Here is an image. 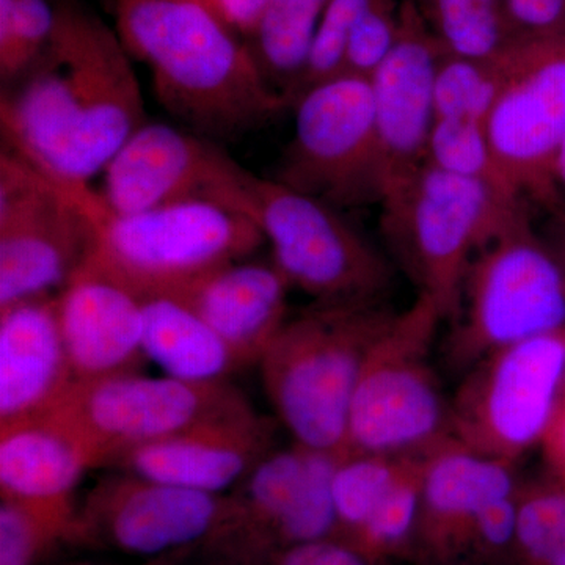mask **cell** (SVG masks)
Here are the masks:
<instances>
[{
    "instance_id": "13",
    "label": "cell",
    "mask_w": 565,
    "mask_h": 565,
    "mask_svg": "<svg viewBox=\"0 0 565 565\" xmlns=\"http://www.w3.org/2000/svg\"><path fill=\"white\" fill-rule=\"evenodd\" d=\"M243 392L228 382H185L139 373L74 382L61 412L110 465L137 446L172 437L234 412L250 407Z\"/></svg>"
},
{
    "instance_id": "10",
    "label": "cell",
    "mask_w": 565,
    "mask_h": 565,
    "mask_svg": "<svg viewBox=\"0 0 565 565\" xmlns=\"http://www.w3.org/2000/svg\"><path fill=\"white\" fill-rule=\"evenodd\" d=\"M564 388L565 327L490 353L452 399V438L515 467L544 444Z\"/></svg>"
},
{
    "instance_id": "37",
    "label": "cell",
    "mask_w": 565,
    "mask_h": 565,
    "mask_svg": "<svg viewBox=\"0 0 565 565\" xmlns=\"http://www.w3.org/2000/svg\"><path fill=\"white\" fill-rule=\"evenodd\" d=\"M516 494L494 501L486 505L482 511L475 516L473 525L487 544L503 546L515 537L516 533Z\"/></svg>"
},
{
    "instance_id": "28",
    "label": "cell",
    "mask_w": 565,
    "mask_h": 565,
    "mask_svg": "<svg viewBox=\"0 0 565 565\" xmlns=\"http://www.w3.org/2000/svg\"><path fill=\"white\" fill-rule=\"evenodd\" d=\"M503 51L490 58L444 52L435 77V118L486 122L504 84Z\"/></svg>"
},
{
    "instance_id": "1",
    "label": "cell",
    "mask_w": 565,
    "mask_h": 565,
    "mask_svg": "<svg viewBox=\"0 0 565 565\" xmlns=\"http://www.w3.org/2000/svg\"><path fill=\"white\" fill-rule=\"evenodd\" d=\"M52 3L55 24L46 50L2 85V148L84 191L147 122L143 95L115 25L82 0Z\"/></svg>"
},
{
    "instance_id": "36",
    "label": "cell",
    "mask_w": 565,
    "mask_h": 565,
    "mask_svg": "<svg viewBox=\"0 0 565 565\" xmlns=\"http://www.w3.org/2000/svg\"><path fill=\"white\" fill-rule=\"evenodd\" d=\"M515 36L537 35L565 24V0H504Z\"/></svg>"
},
{
    "instance_id": "25",
    "label": "cell",
    "mask_w": 565,
    "mask_h": 565,
    "mask_svg": "<svg viewBox=\"0 0 565 565\" xmlns=\"http://www.w3.org/2000/svg\"><path fill=\"white\" fill-rule=\"evenodd\" d=\"M330 0H267L247 39L267 81L292 104Z\"/></svg>"
},
{
    "instance_id": "16",
    "label": "cell",
    "mask_w": 565,
    "mask_h": 565,
    "mask_svg": "<svg viewBox=\"0 0 565 565\" xmlns=\"http://www.w3.org/2000/svg\"><path fill=\"white\" fill-rule=\"evenodd\" d=\"M444 52L415 0H403L399 36L370 79L384 193L427 162Z\"/></svg>"
},
{
    "instance_id": "9",
    "label": "cell",
    "mask_w": 565,
    "mask_h": 565,
    "mask_svg": "<svg viewBox=\"0 0 565 565\" xmlns=\"http://www.w3.org/2000/svg\"><path fill=\"white\" fill-rule=\"evenodd\" d=\"M98 192L73 191L13 152H0V308L54 296L96 244Z\"/></svg>"
},
{
    "instance_id": "8",
    "label": "cell",
    "mask_w": 565,
    "mask_h": 565,
    "mask_svg": "<svg viewBox=\"0 0 565 565\" xmlns=\"http://www.w3.org/2000/svg\"><path fill=\"white\" fill-rule=\"evenodd\" d=\"M245 214L291 288L315 303L385 302L392 264L338 207L253 173Z\"/></svg>"
},
{
    "instance_id": "29",
    "label": "cell",
    "mask_w": 565,
    "mask_h": 565,
    "mask_svg": "<svg viewBox=\"0 0 565 565\" xmlns=\"http://www.w3.org/2000/svg\"><path fill=\"white\" fill-rule=\"evenodd\" d=\"M427 162L445 172L489 185L508 199L522 200L512 191L494 159L486 122L435 118L427 143Z\"/></svg>"
},
{
    "instance_id": "35",
    "label": "cell",
    "mask_w": 565,
    "mask_h": 565,
    "mask_svg": "<svg viewBox=\"0 0 565 565\" xmlns=\"http://www.w3.org/2000/svg\"><path fill=\"white\" fill-rule=\"evenodd\" d=\"M424 457H416L408 465L396 484L385 494L360 527V533L370 544L385 546L396 544L414 525L422 505V479Z\"/></svg>"
},
{
    "instance_id": "2",
    "label": "cell",
    "mask_w": 565,
    "mask_h": 565,
    "mask_svg": "<svg viewBox=\"0 0 565 565\" xmlns=\"http://www.w3.org/2000/svg\"><path fill=\"white\" fill-rule=\"evenodd\" d=\"M114 18L129 55L150 68L158 102L189 131L221 143L291 107L207 0H115Z\"/></svg>"
},
{
    "instance_id": "33",
    "label": "cell",
    "mask_w": 565,
    "mask_h": 565,
    "mask_svg": "<svg viewBox=\"0 0 565 565\" xmlns=\"http://www.w3.org/2000/svg\"><path fill=\"white\" fill-rule=\"evenodd\" d=\"M371 2L373 0H330L316 32L307 66L294 92L292 103L311 85L330 79L343 71L349 36Z\"/></svg>"
},
{
    "instance_id": "17",
    "label": "cell",
    "mask_w": 565,
    "mask_h": 565,
    "mask_svg": "<svg viewBox=\"0 0 565 565\" xmlns=\"http://www.w3.org/2000/svg\"><path fill=\"white\" fill-rule=\"evenodd\" d=\"M57 310L74 381L139 373L147 362L140 292L95 248L57 292Z\"/></svg>"
},
{
    "instance_id": "34",
    "label": "cell",
    "mask_w": 565,
    "mask_h": 565,
    "mask_svg": "<svg viewBox=\"0 0 565 565\" xmlns=\"http://www.w3.org/2000/svg\"><path fill=\"white\" fill-rule=\"evenodd\" d=\"M403 0H373L360 18L345 46L343 71L371 76L392 52L401 31Z\"/></svg>"
},
{
    "instance_id": "39",
    "label": "cell",
    "mask_w": 565,
    "mask_h": 565,
    "mask_svg": "<svg viewBox=\"0 0 565 565\" xmlns=\"http://www.w3.org/2000/svg\"><path fill=\"white\" fill-rule=\"evenodd\" d=\"M541 448L548 465L550 476L565 484V388Z\"/></svg>"
},
{
    "instance_id": "24",
    "label": "cell",
    "mask_w": 565,
    "mask_h": 565,
    "mask_svg": "<svg viewBox=\"0 0 565 565\" xmlns=\"http://www.w3.org/2000/svg\"><path fill=\"white\" fill-rule=\"evenodd\" d=\"M515 492L514 465L479 455L455 438L424 456L422 505L434 516L473 523L486 505Z\"/></svg>"
},
{
    "instance_id": "42",
    "label": "cell",
    "mask_w": 565,
    "mask_h": 565,
    "mask_svg": "<svg viewBox=\"0 0 565 565\" xmlns=\"http://www.w3.org/2000/svg\"><path fill=\"white\" fill-rule=\"evenodd\" d=\"M553 177H555V184L557 193H559V199L565 202V137L563 143H561L559 150H557Z\"/></svg>"
},
{
    "instance_id": "5",
    "label": "cell",
    "mask_w": 565,
    "mask_h": 565,
    "mask_svg": "<svg viewBox=\"0 0 565 565\" xmlns=\"http://www.w3.org/2000/svg\"><path fill=\"white\" fill-rule=\"evenodd\" d=\"M441 321L437 305L416 296L379 334L353 392L345 455L423 457L452 438L451 403L433 366Z\"/></svg>"
},
{
    "instance_id": "15",
    "label": "cell",
    "mask_w": 565,
    "mask_h": 565,
    "mask_svg": "<svg viewBox=\"0 0 565 565\" xmlns=\"http://www.w3.org/2000/svg\"><path fill=\"white\" fill-rule=\"evenodd\" d=\"M228 514L226 494L118 471L93 487L76 512L71 537L103 542L131 555H161L222 534Z\"/></svg>"
},
{
    "instance_id": "19",
    "label": "cell",
    "mask_w": 565,
    "mask_h": 565,
    "mask_svg": "<svg viewBox=\"0 0 565 565\" xmlns=\"http://www.w3.org/2000/svg\"><path fill=\"white\" fill-rule=\"evenodd\" d=\"M273 449V423L250 405L129 449L115 457L109 467L166 484L225 494L236 489Z\"/></svg>"
},
{
    "instance_id": "6",
    "label": "cell",
    "mask_w": 565,
    "mask_h": 565,
    "mask_svg": "<svg viewBox=\"0 0 565 565\" xmlns=\"http://www.w3.org/2000/svg\"><path fill=\"white\" fill-rule=\"evenodd\" d=\"M446 356L468 371L490 353L565 327V278L525 207L473 256Z\"/></svg>"
},
{
    "instance_id": "27",
    "label": "cell",
    "mask_w": 565,
    "mask_h": 565,
    "mask_svg": "<svg viewBox=\"0 0 565 565\" xmlns=\"http://www.w3.org/2000/svg\"><path fill=\"white\" fill-rule=\"evenodd\" d=\"M73 501H24L2 498L0 503V565H33L58 539L74 530Z\"/></svg>"
},
{
    "instance_id": "21",
    "label": "cell",
    "mask_w": 565,
    "mask_h": 565,
    "mask_svg": "<svg viewBox=\"0 0 565 565\" xmlns=\"http://www.w3.org/2000/svg\"><path fill=\"white\" fill-rule=\"evenodd\" d=\"M291 289L274 262L247 258L218 267L170 292L191 305L247 366L258 364L288 322Z\"/></svg>"
},
{
    "instance_id": "38",
    "label": "cell",
    "mask_w": 565,
    "mask_h": 565,
    "mask_svg": "<svg viewBox=\"0 0 565 565\" xmlns=\"http://www.w3.org/2000/svg\"><path fill=\"white\" fill-rule=\"evenodd\" d=\"M281 565H366L353 550L333 542L315 541L292 545L282 556Z\"/></svg>"
},
{
    "instance_id": "14",
    "label": "cell",
    "mask_w": 565,
    "mask_h": 565,
    "mask_svg": "<svg viewBox=\"0 0 565 565\" xmlns=\"http://www.w3.org/2000/svg\"><path fill=\"white\" fill-rule=\"evenodd\" d=\"M103 202L115 214H136L206 199L244 212L252 172L217 141L166 122L147 121L104 169Z\"/></svg>"
},
{
    "instance_id": "41",
    "label": "cell",
    "mask_w": 565,
    "mask_h": 565,
    "mask_svg": "<svg viewBox=\"0 0 565 565\" xmlns=\"http://www.w3.org/2000/svg\"><path fill=\"white\" fill-rule=\"evenodd\" d=\"M545 212L546 221L541 228V234L559 264L565 278V202L561 200Z\"/></svg>"
},
{
    "instance_id": "23",
    "label": "cell",
    "mask_w": 565,
    "mask_h": 565,
    "mask_svg": "<svg viewBox=\"0 0 565 565\" xmlns=\"http://www.w3.org/2000/svg\"><path fill=\"white\" fill-rule=\"evenodd\" d=\"M143 352L163 375L185 382H228L244 367L236 353L178 294L140 292Z\"/></svg>"
},
{
    "instance_id": "7",
    "label": "cell",
    "mask_w": 565,
    "mask_h": 565,
    "mask_svg": "<svg viewBox=\"0 0 565 565\" xmlns=\"http://www.w3.org/2000/svg\"><path fill=\"white\" fill-rule=\"evenodd\" d=\"M92 215L95 250L139 292L177 291L266 243L250 215L214 200L115 214L99 195Z\"/></svg>"
},
{
    "instance_id": "32",
    "label": "cell",
    "mask_w": 565,
    "mask_h": 565,
    "mask_svg": "<svg viewBox=\"0 0 565 565\" xmlns=\"http://www.w3.org/2000/svg\"><path fill=\"white\" fill-rule=\"evenodd\" d=\"M552 481L525 497L516 494L515 537L537 563L565 565V484L555 478Z\"/></svg>"
},
{
    "instance_id": "11",
    "label": "cell",
    "mask_w": 565,
    "mask_h": 565,
    "mask_svg": "<svg viewBox=\"0 0 565 565\" xmlns=\"http://www.w3.org/2000/svg\"><path fill=\"white\" fill-rule=\"evenodd\" d=\"M294 132L274 180L338 210L381 203V150L371 81L355 74L311 85L292 103Z\"/></svg>"
},
{
    "instance_id": "40",
    "label": "cell",
    "mask_w": 565,
    "mask_h": 565,
    "mask_svg": "<svg viewBox=\"0 0 565 565\" xmlns=\"http://www.w3.org/2000/svg\"><path fill=\"white\" fill-rule=\"evenodd\" d=\"M247 41L262 17L267 0H207Z\"/></svg>"
},
{
    "instance_id": "30",
    "label": "cell",
    "mask_w": 565,
    "mask_h": 565,
    "mask_svg": "<svg viewBox=\"0 0 565 565\" xmlns=\"http://www.w3.org/2000/svg\"><path fill=\"white\" fill-rule=\"evenodd\" d=\"M414 459L363 452L341 456L332 482L338 523L360 530Z\"/></svg>"
},
{
    "instance_id": "12",
    "label": "cell",
    "mask_w": 565,
    "mask_h": 565,
    "mask_svg": "<svg viewBox=\"0 0 565 565\" xmlns=\"http://www.w3.org/2000/svg\"><path fill=\"white\" fill-rule=\"evenodd\" d=\"M503 61L504 84L487 117V137L515 195L546 211L561 202L553 170L565 137V24L515 36Z\"/></svg>"
},
{
    "instance_id": "3",
    "label": "cell",
    "mask_w": 565,
    "mask_h": 565,
    "mask_svg": "<svg viewBox=\"0 0 565 565\" xmlns=\"http://www.w3.org/2000/svg\"><path fill=\"white\" fill-rule=\"evenodd\" d=\"M394 313L385 302L315 303L288 319L258 366L294 444L345 455L356 382L371 345Z\"/></svg>"
},
{
    "instance_id": "26",
    "label": "cell",
    "mask_w": 565,
    "mask_h": 565,
    "mask_svg": "<svg viewBox=\"0 0 565 565\" xmlns=\"http://www.w3.org/2000/svg\"><path fill=\"white\" fill-rule=\"evenodd\" d=\"M446 54L490 58L515 39L504 0H415Z\"/></svg>"
},
{
    "instance_id": "18",
    "label": "cell",
    "mask_w": 565,
    "mask_h": 565,
    "mask_svg": "<svg viewBox=\"0 0 565 565\" xmlns=\"http://www.w3.org/2000/svg\"><path fill=\"white\" fill-rule=\"evenodd\" d=\"M340 457L297 444L273 449L230 494L223 533L263 527L292 545L322 541L338 525L332 482Z\"/></svg>"
},
{
    "instance_id": "4",
    "label": "cell",
    "mask_w": 565,
    "mask_h": 565,
    "mask_svg": "<svg viewBox=\"0 0 565 565\" xmlns=\"http://www.w3.org/2000/svg\"><path fill=\"white\" fill-rule=\"evenodd\" d=\"M381 232L394 264L437 305L445 319L459 308L476 252L527 203L426 162L382 196Z\"/></svg>"
},
{
    "instance_id": "22",
    "label": "cell",
    "mask_w": 565,
    "mask_h": 565,
    "mask_svg": "<svg viewBox=\"0 0 565 565\" xmlns=\"http://www.w3.org/2000/svg\"><path fill=\"white\" fill-rule=\"evenodd\" d=\"M103 465L90 441L58 411L0 426V494L73 501L87 471Z\"/></svg>"
},
{
    "instance_id": "31",
    "label": "cell",
    "mask_w": 565,
    "mask_h": 565,
    "mask_svg": "<svg viewBox=\"0 0 565 565\" xmlns=\"http://www.w3.org/2000/svg\"><path fill=\"white\" fill-rule=\"evenodd\" d=\"M55 24L52 0H0V79L20 77L46 50Z\"/></svg>"
},
{
    "instance_id": "20",
    "label": "cell",
    "mask_w": 565,
    "mask_h": 565,
    "mask_svg": "<svg viewBox=\"0 0 565 565\" xmlns=\"http://www.w3.org/2000/svg\"><path fill=\"white\" fill-rule=\"evenodd\" d=\"M74 382L57 294L0 308V426L54 411Z\"/></svg>"
}]
</instances>
